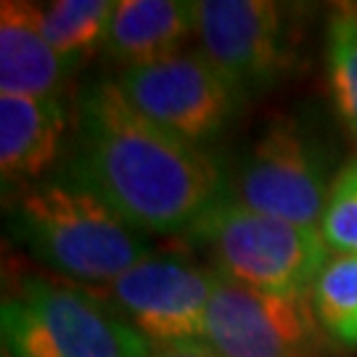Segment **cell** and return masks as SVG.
Here are the masks:
<instances>
[{"instance_id":"cell-1","label":"cell","mask_w":357,"mask_h":357,"mask_svg":"<svg viewBox=\"0 0 357 357\" xmlns=\"http://www.w3.org/2000/svg\"><path fill=\"white\" fill-rule=\"evenodd\" d=\"M72 183L146 233H180L222 202V178L199 146L138 114L116 82L82 93Z\"/></svg>"},{"instance_id":"cell-2","label":"cell","mask_w":357,"mask_h":357,"mask_svg":"<svg viewBox=\"0 0 357 357\" xmlns=\"http://www.w3.org/2000/svg\"><path fill=\"white\" fill-rule=\"evenodd\" d=\"M16 236L53 270L82 283H114L151 255L130 222L72 180L32 183L13 212Z\"/></svg>"},{"instance_id":"cell-3","label":"cell","mask_w":357,"mask_h":357,"mask_svg":"<svg viewBox=\"0 0 357 357\" xmlns=\"http://www.w3.org/2000/svg\"><path fill=\"white\" fill-rule=\"evenodd\" d=\"M0 328L11 357L153 355V347L106 299L45 278H26L3 299Z\"/></svg>"},{"instance_id":"cell-4","label":"cell","mask_w":357,"mask_h":357,"mask_svg":"<svg viewBox=\"0 0 357 357\" xmlns=\"http://www.w3.org/2000/svg\"><path fill=\"white\" fill-rule=\"evenodd\" d=\"M191 236L204 246L215 273L246 289L278 296H307L328 262L320 228H302L222 199Z\"/></svg>"},{"instance_id":"cell-5","label":"cell","mask_w":357,"mask_h":357,"mask_svg":"<svg viewBox=\"0 0 357 357\" xmlns=\"http://www.w3.org/2000/svg\"><path fill=\"white\" fill-rule=\"evenodd\" d=\"M331 159L299 122L278 119L243 156L236 202L252 212L302 228H320L333 180Z\"/></svg>"},{"instance_id":"cell-6","label":"cell","mask_w":357,"mask_h":357,"mask_svg":"<svg viewBox=\"0 0 357 357\" xmlns=\"http://www.w3.org/2000/svg\"><path fill=\"white\" fill-rule=\"evenodd\" d=\"M116 85L138 114L199 149L228 128L241 101L202 53L185 51L130 66Z\"/></svg>"},{"instance_id":"cell-7","label":"cell","mask_w":357,"mask_h":357,"mask_svg":"<svg viewBox=\"0 0 357 357\" xmlns=\"http://www.w3.org/2000/svg\"><path fill=\"white\" fill-rule=\"evenodd\" d=\"M204 339L222 357H326L328 336L310 294H262L217 273Z\"/></svg>"},{"instance_id":"cell-8","label":"cell","mask_w":357,"mask_h":357,"mask_svg":"<svg viewBox=\"0 0 357 357\" xmlns=\"http://www.w3.org/2000/svg\"><path fill=\"white\" fill-rule=\"evenodd\" d=\"M202 56L236 90L257 96L289 69L291 43L286 13L270 0H202L193 3Z\"/></svg>"},{"instance_id":"cell-9","label":"cell","mask_w":357,"mask_h":357,"mask_svg":"<svg viewBox=\"0 0 357 357\" xmlns=\"http://www.w3.org/2000/svg\"><path fill=\"white\" fill-rule=\"evenodd\" d=\"M217 273L178 255H149L106 286V302L151 347L204 339Z\"/></svg>"},{"instance_id":"cell-10","label":"cell","mask_w":357,"mask_h":357,"mask_svg":"<svg viewBox=\"0 0 357 357\" xmlns=\"http://www.w3.org/2000/svg\"><path fill=\"white\" fill-rule=\"evenodd\" d=\"M75 66L61 59L40 26V6H0V96L59 98Z\"/></svg>"},{"instance_id":"cell-11","label":"cell","mask_w":357,"mask_h":357,"mask_svg":"<svg viewBox=\"0 0 357 357\" xmlns=\"http://www.w3.org/2000/svg\"><path fill=\"white\" fill-rule=\"evenodd\" d=\"M191 35H196L193 3L119 0L106 29L103 51L112 61L130 69L178 53Z\"/></svg>"},{"instance_id":"cell-12","label":"cell","mask_w":357,"mask_h":357,"mask_svg":"<svg viewBox=\"0 0 357 357\" xmlns=\"http://www.w3.org/2000/svg\"><path fill=\"white\" fill-rule=\"evenodd\" d=\"M66 109L59 98L0 96V169L22 183L48 172L61 153Z\"/></svg>"},{"instance_id":"cell-13","label":"cell","mask_w":357,"mask_h":357,"mask_svg":"<svg viewBox=\"0 0 357 357\" xmlns=\"http://www.w3.org/2000/svg\"><path fill=\"white\" fill-rule=\"evenodd\" d=\"M112 13V0H56L40 8V26L56 53L77 66L103 45Z\"/></svg>"},{"instance_id":"cell-14","label":"cell","mask_w":357,"mask_h":357,"mask_svg":"<svg viewBox=\"0 0 357 357\" xmlns=\"http://www.w3.org/2000/svg\"><path fill=\"white\" fill-rule=\"evenodd\" d=\"M310 302L328 339L349 349L357 347V257H328Z\"/></svg>"},{"instance_id":"cell-15","label":"cell","mask_w":357,"mask_h":357,"mask_svg":"<svg viewBox=\"0 0 357 357\" xmlns=\"http://www.w3.org/2000/svg\"><path fill=\"white\" fill-rule=\"evenodd\" d=\"M326 75L333 109L357 143V8L333 11L326 29Z\"/></svg>"},{"instance_id":"cell-16","label":"cell","mask_w":357,"mask_h":357,"mask_svg":"<svg viewBox=\"0 0 357 357\" xmlns=\"http://www.w3.org/2000/svg\"><path fill=\"white\" fill-rule=\"evenodd\" d=\"M320 236L336 255L357 257V159L333 178Z\"/></svg>"},{"instance_id":"cell-17","label":"cell","mask_w":357,"mask_h":357,"mask_svg":"<svg viewBox=\"0 0 357 357\" xmlns=\"http://www.w3.org/2000/svg\"><path fill=\"white\" fill-rule=\"evenodd\" d=\"M151 357H222V355L206 339H188V342L153 347Z\"/></svg>"}]
</instances>
